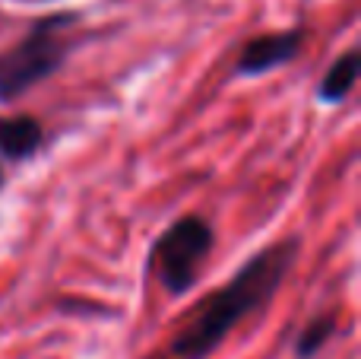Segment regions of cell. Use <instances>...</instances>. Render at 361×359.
Here are the masks:
<instances>
[{"label":"cell","mask_w":361,"mask_h":359,"mask_svg":"<svg viewBox=\"0 0 361 359\" xmlns=\"http://www.w3.org/2000/svg\"><path fill=\"white\" fill-rule=\"evenodd\" d=\"M295 258H298V239H279L273 245L260 248L257 254H250L228 283H222L200 305H193L187 322L171 337L169 356L171 359L212 356L238 324L247 322L250 315L263 312L273 302V296L279 293V286L286 283L288 271H292Z\"/></svg>","instance_id":"1"},{"label":"cell","mask_w":361,"mask_h":359,"mask_svg":"<svg viewBox=\"0 0 361 359\" xmlns=\"http://www.w3.org/2000/svg\"><path fill=\"white\" fill-rule=\"evenodd\" d=\"M76 23H80V13L73 10L48 13L13 48L0 54V102L19 99L63 67L70 48H73L70 32Z\"/></svg>","instance_id":"2"},{"label":"cell","mask_w":361,"mask_h":359,"mask_svg":"<svg viewBox=\"0 0 361 359\" xmlns=\"http://www.w3.org/2000/svg\"><path fill=\"white\" fill-rule=\"evenodd\" d=\"M212 242L216 233L200 213L180 216L152 242L149 264L169 296H184L197 283L206 254L212 252Z\"/></svg>","instance_id":"3"},{"label":"cell","mask_w":361,"mask_h":359,"mask_svg":"<svg viewBox=\"0 0 361 359\" xmlns=\"http://www.w3.org/2000/svg\"><path fill=\"white\" fill-rule=\"evenodd\" d=\"M307 32L305 29H282V32H267L257 35L238 51L235 76H263L276 67H286L288 61H295L305 45Z\"/></svg>","instance_id":"4"},{"label":"cell","mask_w":361,"mask_h":359,"mask_svg":"<svg viewBox=\"0 0 361 359\" xmlns=\"http://www.w3.org/2000/svg\"><path fill=\"white\" fill-rule=\"evenodd\" d=\"M44 143V131L29 114H0V188L6 182L4 165L25 163Z\"/></svg>","instance_id":"5"},{"label":"cell","mask_w":361,"mask_h":359,"mask_svg":"<svg viewBox=\"0 0 361 359\" xmlns=\"http://www.w3.org/2000/svg\"><path fill=\"white\" fill-rule=\"evenodd\" d=\"M358 67H361V54L355 48H349L343 57H336V61L326 67L324 80H320L317 99L326 102V105H339L343 99H349V93L358 83Z\"/></svg>","instance_id":"6"},{"label":"cell","mask_w":361,"mask_h":359,"mask_svg":"<svg viewBox=\"0 0 361 359\" xmlns=\"http://www.w3.org/2000/svg\"><path fill=\"white\" fill-rule=\"evenodd\" d=\"M336 334V315H320L314 318L311 324H305V331L298 334V343H295V356L298 359H311L320 353V347H324L330 337Z\"/></svg>","instance_id":"7"},{"label":"cell","mask_w":361,"mask_h":359,"mask_svg":"<svg viewBox=\"0 0 361 359\" xmlns=\"http://www.w3.org/2000/svg\"><path fill=\"white\" fill-rule=\"evenodd\" d=\"M13 4H48V0H13Z\"/></svg>","instance_id":"8"}]
</instances>
